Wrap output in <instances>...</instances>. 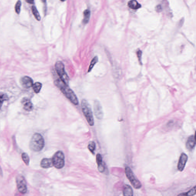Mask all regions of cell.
I'll use <instances>...</instances> for the list:
<instances>
[{"instance_id": "44dd1931", "label": "cell", "mask_w": 196, "mask_h": 196, "mask_svg": "<svg viewBox=\"0 0 196 196\" xmlns=\"http://www.w3.org/2000/svg\"><path fill=\"white\" fill-rule=\"evenodd\" d=\"M96 148L95 142H90L88 145V148L93 154H94V151Z\"/></svg>"}, {"instance_id": "7a4b0ae2", "label": "cell", "mask_w": 196, "mask_h": 196, "mask_svg": "<svg viewBox=\"0 0 196 196\" xmlns=\"http://www.w3.org/2000/svg\"><path fill=\"white\" fill-rule=\"evenodd\" d=\"M45 140L42 136L38 133H35L33 136L30 143V148L35 152H39L45 146Z\"/></svg>"}, {"instance_id": "4fadbf2b", "label": "cell", "mask_w": 196, "mask_h": 196, "mask_svg": "<svg viewBox=\"0 0 196 196\" xmlns=\"http://www.w3.org/2000/svg\"><path fill=\"white\" fill-rule=\"evenodd\" d=\"M40 166L42 168H47L53 166L52 159L50 158H44L41 161Z\"/></svg>"}, {"instance_id": "f1b7e54d", "label": "cell", "mask_w": 196, "mask_h": 196, "mask_svg": "<svg viewBox=\"0 0 196 196\" xmlns=\"http://www.w3.org/2000/svg\"><path fill=\"white\" fill-rule=\"evenodd\" d=\"M0 175H1V176H2L3 175L2 171V168H1V166H0Z\"/></svg>"}, {"instance_id": "cb8c5ba5", "label": "cell", "mask_w": 196, "mask_h": 196, "mask_svg": "<svg viewBox=\"0 0 196 196\" xmlns=\"http://www.w3.org/2000/svg\"><path fill=\"white\" fill-rule=\"evenodd\" d=\"M22 2L20 1H18L15 5V11L17 14H19L21 10Z\"/></svg>"}, {"instance_id": "52a82bcc", "label": "cell", "mask_w": 196, "mask_h": 196, "mask_svg": "<svg viewBox=\"0 0 196 196\" xmlns=\"http://www.w3.org/2000/svg\"><path fill=\"white\" fill-rule=\"evenodd\" d=\"M16 183L19 192L22 194H25L27 191V186L24 177L21 175H18L16 177Z\"/></svg>"}, {"instance_id": "30bf717a", "label": "cell", "mask_w": 196, "mask_h": 196, "mask_svg": "<svg viewBox=\"0 0 196 196\" xmlns=\"http://www.w3.org/2000/svg\"><path fill=\"white\" fill-rule=\"evenodd\" d=\"M20 83L23 87L29 88L33 85V80L31 78L27 76L23 77L20 79Z\"/></svg>"}, {"instance_id": "484cf974", "label": "cell", "mask_w": 196, "mask_h": 196, "mask_svg": "<svg viewBox=\"0 0 196 196\" xmlns=\"http://www.w3.org/2000/svg\"><path fill=\"white\" fill-rule=\"evenodd\" d=\"M156 10L157 12H161L162 10V8L161 5H157L156 7Z\"/></svg>"}, {"instance_id": "6da1fadb", "label": "cell", "mask_w": 196, "mask_h": 196, "mask_svg": "<svg viewBox=\"0 0 196 196\" xmlns=\"http://www.w3.org/2000/svg\"><path fill=\"white\" fill-rule=\"evenodd\" d=\"M54 83L55 85L60 89L63 94L72 103L76 105H78L79 101L78 97L68 85L66 84L60 79L55 80Z\"/></svg>"}, {"instance_id": "5bb4252c", "label": "cell", "mask_w": 196, "mask_h": 196, "mask_svg": "<svg viewBox=\"0 0 196 196\" xmlns=\"http://www.w3.org/2000/svg\"><path fill=\"white\" fill-rule=\"evenodd\" d=\"M195 140L194 136H191L189 137L186 142V147L189 150L194 149L195 146Z\"/></svg>"}, {"instance_id": "277c9868", "label": "cell", "mask_w": 196, "mask_h": 196, "mask_svg": "<svg viewBox=\"0 0 196 196\" xmlns=\"http://www.w3.org/2000/svg\"><path fill=\"white\" fill-rule=\"evenodd\" d=\"M55 67L57 75L60 77V79L66 84L68 85L69 78L65 72L64 64L61 61H57L56 63Z\"/></svg>"}, {"instance_id": "9a60e30c", "label": "cell", "mask_w": 196, "mask_h": 196, "mask_svg": "<svg viewBox=\"0 0 196 196\" xmlns=\"http://www.w3.org/2000/svg\"><path fill=\"white\" fill-rule=\"evenodd\" d=\"M123 192V196H133V191L132 188L129 185H124Z\"/></svg>"}, {"instance_id": "8fae6325", "label": "cell", "mask_w": 196, "mask_h": 196, "mask_svg": "<svg viewBox=\"0 0 196 196\" xmlns=\"http://www.w3.org/2000/svg\"><path fill=\"white\" fill-rule=\"evenodd\" d=\"M24 108L26 111H31L33 109V105L30 100L27 98H24L22 101Z\"/></svg>"}, {"instance_id": "2e32d148", "label": "cell", "mask_w": 196, "mask_h": 196, "mask_svg": "<svg viewBox=\"0 0 196 196\" xmlns=\"http://www.w3.org/2000/svg\"><path fill=\"white\" fill-rule=\"evenodd\" d=\"M129 7L132 9H138L141 7V5L135 0L130 1L128 2Z\"/></svg>"}, {"instance_id": "3957f363", "label": "cell", "mask_w": 196, "mask_h": 196, "mask_svg": "<svg viewBox=\"0 0 196 196\" xmlns=\"http://www.w3.org/2000/svg\"><path fill=\"white\" fill-rule=\"evenodd\" d=\"M81 108L85 117L89 125L93 126L94 124V120L92 110L89 102L86 99H83L81 102Z\"/></svg>"}, {"instance_id": "d6986e66", "label": "cell", "mask_w": 196, "mask_h": 196, "mask_svg": "<svg viewBox=\"0 0 196 196\" xmlns=\"http://www.w3.org/2000/svg\"><path fill=\"white\" fill-rule=\"evenodd\" d=\"M31 10H32L33 14L34 15V17L38 21H40L41 20V17L40 14L38 12L37 8L35 6H32L31 7Z\"/></svg>"}, {"instance_id": "5b68a950", "label": "cell", "mask_w": 196, "mask_h": 196, "mask_svg": "<svg viewBox=\"0 0 196 196\" xmlns=\"http://www.w3.org/2000/svg\"><path fill=\"white\" fill-rule=\"evenodd\" d=\"M126 176L128 179L133 187L136 189H141L142 184L139 180L136 177L134 173L129 167H126L125 168Z\"/></svg>"}, {"instance_id": "d4e9b609", "label": "cell", "mask_w": 196, "mask_h": 196, "mask_svg": "<svg viewBox=\"0 0 196 196\" xmlns=\"http://www.w3.org/2000/svg\"><path fill=\"white\" fill-rule=\"evenodd\" d=\"M187 195L188 196H194L196 195V186H195L192 188L187 192Z\"/></svg>"}, {"instance_id": "4316f807", "label": "cell", "mask_w": 196, "mask_h": 196, "mask_svg": "<svg viewBox=\"0 0 196 196\" xmlns=\"http://www.w3.org/2000/svg\"><path fill=\"white\" fill-rule=\"evenodd\" d=\"M137 54H138V57L139 58V61H140V59L141 57H142V52L141 51H138L137 52Z\"/></svg>"}, {"instance_id": "8992f818", "label": "cell", "mask_w": 196, "mask_h": 196, "mask_svg": "<svg viewBox=\"0 0 196 196\" xmlns=\"http://www.w3.org/2000/svg\"><path fill=\"white\" fill-rule=\"evenodd\" d=\"M53 166L57 169L63 168L65 164V157L63 153L61 151L56 152L52 159Z\"/></svg>"}, {"instance_id": "83f0119b", "label": "cell", "mask_w": 196, "mask_h": 196, "mask_svg": "<svg viewBox=\"0 0 196 196\" xmlns=\"http://www.w3.org/2000/svg\"><path fill=\"white\" fill-rule=\"evenodd\" d=\"M177 196H188L187 195V192H184L180 193Z\"/></svg>"}, {"instance_id": "7c38bea8", "label": "cell", "mask_w": 196, "mask_h": 196, "mask_svg": "<svg viewBox=\"0 0 196 196\" xmlns=\"http://www.w3.org/2000/svg\"><path fill=\"white\" fill-rule=\"evenodd\" d=\"M96 162L98 171L100 172H103L105 170V166L103 162L102 156L100 154L97 155Z\"/></svg>"}, {"instance_id": "7402d4cb", "label": "cell", "mask_w": 196, "mask_h": 196, "mask_svg": "<svg viewBox=\"0 0 196 196\" xmlns=\"http://www.w3.org/2000/svg\"><path fill=\"white\" fill-rule=\"evenodd\" d=\"M22 157L26 165H28L30 162V158L28 155L27 153H23L22 154Z\"/></svg>"}, {"instance_id": "f546056e", "label": "cell", "mask_w": 196, "mask_h": 196, "mask_svg": "<svg viewBox=\"0 0 196 196\" xmlns=\"http://www.w3.org/2000/svg\"><path fill=\"white\" fill-rule=\"evenodd\" d=\"M26 2H27L28 3L30 4H33L34 2V1H26Z\"/></svg>"}, {"instance_id": "9c48e42d", "label": "cell", "mask_w": 196, "mask_h": 196, "mask_svg": "<svg viewBox=\"0 0 196 196\" xmlns=\"http://www.w3.org/2000/svg\"><path fill=\"white\" fill-rule=\"evenodd\" d=\"M188 156L184 153H182L180 157L179 162L177 164V169L180 172H182L184 169L187 162Z\"/></svg>"}, {"instance_id": "ffe728a7", "label": "cell", "mask_w": 196, "mask_h": 196, "mask_svg": "<svg viewBox=\"0 0 196 196\" xmlns=\"http://www.w3.org/2000/svg\"><path fill=\"white\" fill-rule=\"evenodd\" d=\"M42 84L39 82H37L35 83H34L33 85V89L35 92L38 94L40 92L41 89L42 88Z\"/></svg>"}, {"instance_id": "ac0fdd59", "label": "cell", "mask_w": 196, "mask_h": 196, "mask_svg": "<svg viewBox=\"0 0 196 196\" xmlns=\"http://www.w3.org/2000/svg\"><path fill=\"white\" fill-rule=\"evenodd\" d=\"M9 99L7 94L3 92H0V109L2 107L3 103L5 101Z\"/></svg>"}, {"instance_id": "603a6c76", "label": "cell", "mask_w": 196, "mask_h": 196, "mask_svg": "<svg viewBox=\"0 0 196 196\" xmlns=\"http://www.w3.org/2000/svg\"><path fill=\"white\" fill-rule=\"evenodd\" d=\"M98 61V58L97 57H95L92 60L91 63H90L89 67L88 69V72H90L91 71L93 67L95 65L96 63H97V62Z\"/></svg>"}, {"instance_id": "e0dca14e", "label": "cell", "mask_w": 196, "mask_h": 196, "mask_svg": "<svg viewBox=\"0 0 196 196\" xmlns=\"http://www.w3.org/2000/svg\"><path fill=\"white\" fill-rule=\"evenodd\" d=\"M90 11L88 9H86L83 12V22L84 24H87L89 20L90 17Z\"/></svg>"}, {"instance_id": "ba28073f", "label": "cell", "mask_w": 196, "mask_h": 196, "mask_svg": "<svg viewBox=\"0 0 196 196\" xmlns=\"http://www.w3.org/2000/svg\"><path fill=\"white\" fill-rule=\"evenodd\" d=\"M94 105L95 116L98 120H101L103 117L104 113L101 103L98 100H95Z\"/></svg>"}]
</instances>
